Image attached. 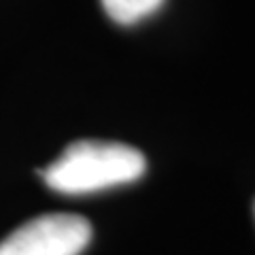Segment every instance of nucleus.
<instances>
[{"mask_svg": "<svg viewBox=\"0 0 255 255\" xmlns=\"http://www.w3.org/2000/svg\"><path fill=\"white\" fill-rule=\"evenodd\" d=\"M147 159L138 149L113 140H77L41 172L53 191L68 196L94 194L138 181Z\"/></svg>", "mask_w": 255, "mask_h": 255, "instance_id": "obj_1", "label": "nucleus"}, {"mask_svg": "<svg viewBox=\"0 0 255 255\" xmlns=\"http://www.w3.org/2000/svg\"><path fill=\"white\" fill-rule=\"evenodd\" d=\"M92 241L90 221L68 213L26 221L0 243V255H79Z\"/></svg>", "mask_w": 255, "mask_h": 255, "instance_id": "obj_2", "label": "nucleus"}, {"mask_svg": "<svg viewBox=\"0 0 255 255\" xmlns=\"http://www.w3.org/2000/svg\"><path fill=\"white\" fill-rule=\"evenodd\" d=\"M102 9L115 23L134 26L142 19L151 17L164 6L166 0H100Z\"/></svg>", "mask_w": 255, "mask_h": 255, "instance_id": "obj_3", "label": "nucleus"}]
</instances>
